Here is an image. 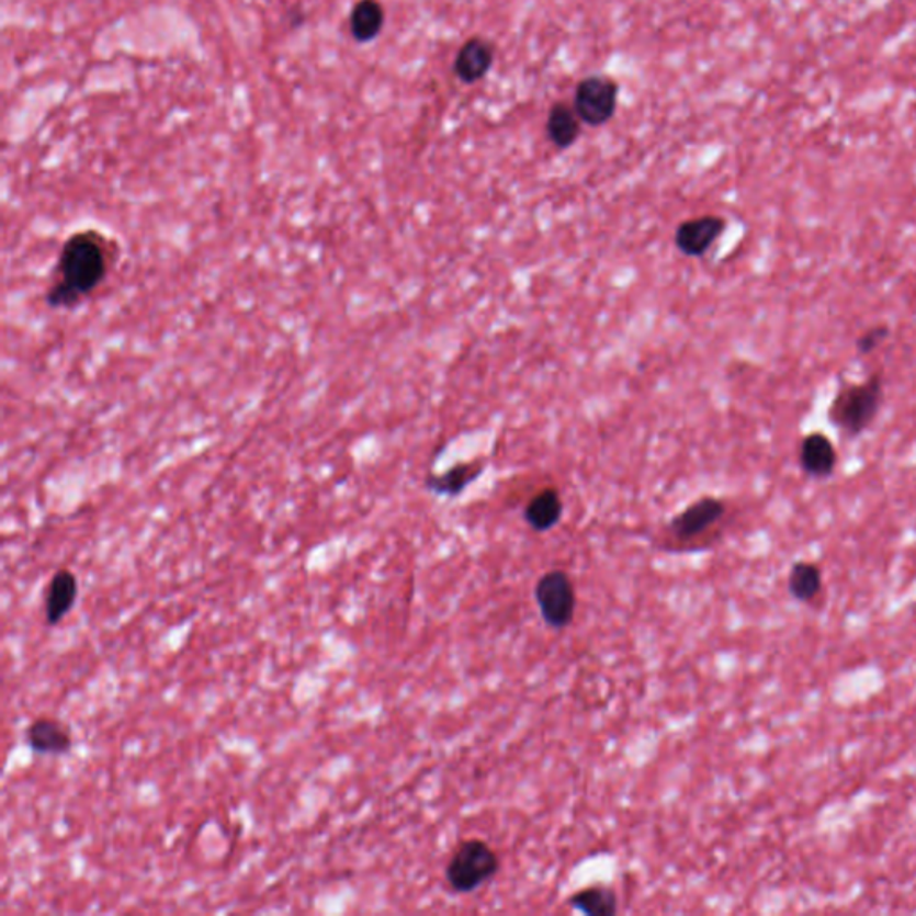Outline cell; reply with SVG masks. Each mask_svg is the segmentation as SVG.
Instances as JSON below:
<instances>
[{"label": "cell", "instance_id": "obj_3", "mask_svg": "<svg viewBox=\"0 0 916 916\" xmlns=\"http://www.w3.org/2000/svg\"><path fill=\"white\" fill-rule=\"evenodd\" d=\"M500 856L487 841L478 838L466 839L451 853L446 864V881L451 892L473 893L489 883L500 872Z\"/></svg>", "mask_w": 916, "mask_h": 916}, {"label": "cell", "instance_id": "obj_6", "mask_svg": "<svg viewBox=\"0 0 916 916\" xmlns=\"http://www.w3.org/2000/svg\"><path fill=\"white\" fill-rule=\"evenodd\" d=\"M727 514V504L716 496H703L688 505L682 512L669 521V532L679 541H693L716 527Z\"/></svg>", "mask_w": 916, "mask_h": 916}, {"label": "cell", "instance_id": "obj_17", "mask_svg": "<svg viewBox=\"0 0 916 916\" xmlns=\"http://www.w3.org/2000/svg\"><path fill=\"white\" fill-rule=\"evenodd\" d=\"M824 586V575L818 564L799 561L791 567L788 577V591L796 601L807 603L818 597Z\"/></svg>", "mask_w": 916, "mask_h": 916}, {"label": "cell", "instance_id": "obj_14", "mask_svg": "<svg viewBox=\"0 0 916 916\" xmlns=\"http://www.w3.org/2000/svg\"><path fill=\"white\" fill-rule=\"evenodd\" d=\"M546 135L557 149H569L573 144H577L583 135V121L578 117L573 104L561 101L550 108Z\"/></svg>", "mask_w": 916, "mask_h": 916}, {"label": "cell", "instance_id": "obj_10", "mask_svg": "<svg viewBox=\"0 0 916 916\" xmlns=\"http://www.w3.org/2000/svg\"><path fill=\"white\" fill-rule=\"evenodd\" d=\"M495 45L490 44L489 39L480 38V36L466 39L456 53L453 72L462 83H478L495 65Z\"/></svg>", "mask_w": 916, "mask_h": 916}, {"label": "cell", "instance_id": "obj_15", "mask_svg": "<svg viewBox=\"0 0 916 916\" xmlns=\"http://www.w3.org/2000/svg\"><path fill=\"white\" fill-rule=\"evenodd\" d=\"M385 25L384 4L380 0H359L350 13V30L360 44L378 38Z\"/></svg>", "mask_w": 916, "mask_h": 916}, {"label": "cell", "instance_id": "obj_5", "mask_svg": "<svg viewBox=\"0 0 916 916\" xmlns=\"http://www.w3.org/2000/svg\"><path fill=\"white\" fill-rule=\"evenodd\" d=\"M620 84L609 76H589L575 88L573 108L587 126H603L617 113Z\"/></svg>", "mask_w": 916, "mask_h": 916}, {"label": "cell", "instance_id": "obj_4", "mask_svg": "<svg viewBox=\"0 0 916 916\" xmlns=\"http://www.w3.org/2000/svg\"><path fill=\"white\" fill-rule=\"evenodd\" d=\"M539 612L553 631H564L572 625L577 612V592L572 578L563 569H552L539 578L533 589Z\"/></svg>", "mask_w": 916, "mask_h": 916}, {"label": "cell", "instance_id": "obj_7", "mask_svg": "<svg viewBox=\"0 0 916 916\" xmlns=\"http://www.w3.org/2000/svg\"><path fill=\"white\" fill-rule=\"evenodd\" d=\"M727 229V220L720 215L688 218L675 229V246L683 257L702 258Z\"/></svg>", "mask_w": 916, "mask_h": 916}, {"label": "cell", "instance_id": "obj_18", "mask_svg": "<svg viewBox=\"0 0 916 916\" xmlns=\"http://www.w3.org/2000/svg\"><path fill=\"white\" fill-rule=\"evenodd\" d=\"M892 328L887 325H873L856 339V351L859 357H868L873 351H878L881 346L890 339Z\"/></svg>", "mask_w": 916, "mask_h": 916}, {"label": "cell", "instance_id": "obj_2", "mask_svg": "<svg viewBox=\"0 0 916 916\" xmlns=\"http://www.w3.org/2000/svg\"><path fill=\"white\" fill-rule=\"evenodd\" d=\"M884 403L881 374L868 376L861 384H845L830 403V425L847 439H858L872 428Z\"/></svg>", "mask_w": 916, "mask_h": 916}, {"label": "cell", "instance_id": "obj_11", "mask_svg": "<svg viewBox=\"0 0 916 916\" xmlns=\"http://www.w3.org/2000/svg\"><path fill=\"white\" fill-rule=\"evenodd\" d=\"M25 745L38 756H65L72 750V734L59 720L42 716L25 728Z\"/></svg>", "mask_w": 916, "mask_h": 916}, {"label": "cell", "instance_id": "obj_16", "mask_svg": "<svg viewBox=\"0 0 916 916\" xmlns=\"http://www.w3.org/2000/svg\"><path fill=\"white\" fill-rule=\"evenodd\" d=\"M567 906L586 916H614L618 913V895L611 886H587L567 898Z\"/></svg>", "mask_w": 916, "mask_h": 916}, {"label": "cell", "instance_id": "obj_1", "mask_svg": "<svg viewBox=\"0 0 916 916\" xmlns=\"http://www.w3.org/2000/svg\"><path fill=\"white\" fill-rule=\"evenodd\" d=\"M121 257L117 238L102 229H76L59 248L45 303L53 310H76L108 282Z\"/></svg>", "mask_w": 916, "mask_h": 916}, {"label": "cell", "instance_id": "obj_9", "mask_svg": "<svg viewBox=\"0 0 916 916\" xmlns=\"http://www.w3.org/2000/svg\"><path fill=\"white\" fill-rule=\"evenodd\" d=\"M799 466L805 476L827 480L838 467V451L824 432H811L800 441Z\"/></svg>", "mask_w": 916, "mask_h": 916}, {"label": "cell", "instance_id": "obj_13", "mask_svg": "<svg viewBox=\"0 0 916 916\" xmlns=\"http://www.w3.org/2000/svg\"><path fill=\"white\" fill-rule=\"evenodd\" d=\"M485 471L484 461L461 462L448 470L442 475H430L425 482L428 490L433 495L456 498L461 496L471 484H475Z\"/></svg>", "mask_w": 916, "mask_h": 916}, {"label": "cell", "instance_id": "obj_12", "mask_svg": "<svg viewBox=\"0 0 916 916\" xmlns=\"http://www.w3.org/2000/svg\"><path fill=\"white\" fill-rule=\"evenodd\" d=\"M564 504L561 493L553 487L539 490L524 507L523 518L533 532L544 533L557 527L563 519Z\"/></svg>", "mask_w": 916, "mask_h": 916}, {"label": "cell", "instance_id": "obj_8", "mask_svg": "<svg viewBox=\"0 0 916 916\" xmlns=\"http://www.w3.org/2000/svg\"><path fill=\"white\" fill-rule=\"evenodd\" d=\"M79 597V580L67 567L54 572L44 592V618L49 626H56L72 612Z\"/></svg>", "mask_w": 916, "mask_h": 916}]
</instances>
